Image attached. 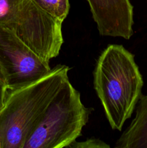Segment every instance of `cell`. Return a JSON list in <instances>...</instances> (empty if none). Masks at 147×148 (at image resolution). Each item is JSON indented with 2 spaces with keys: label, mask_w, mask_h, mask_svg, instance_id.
<instances>
[{
  "label": "cell",
  "mask_w": 147,
  "mask_h": 148,
  "mask_svg": "<svg viewBox=\"0 0 147 148\" xmlns=\"http://www.w3.org/2000/svg\"><path fill=\"white\" fill-rule=\"evenodd\" d=\"M94 88L112 130L121 131L141 97L144 81L133 54L122 45H109L93 73Z\"/></svg>",
  "instance_id": "6da1fadb"
},
{
  "label": "cell",
  "mask_w": 147,
  "mask_h": 148,
  "mask_svg": "<svg viewBox=\"0 0 147 148\" xmlns=\"http://www.w3.org/2000/svg\"><path fill=\"white\" fill-rule=\"evenodd\" d=\"M70 68L59 64L39 79L9 90L0 110V148H23L49 103L69 79Z\"/></svg>",
  "instance_id": "7a4b0ae2"
},
{
  "label": "cell",
  "mask_w": 147,
  "mask_h": 148,
  "mask_svg": "<svg viewBox=\"0 0 147 148\" xmlns=\"http://www.w3.org/2000/svg\"><path fill=\"white\" fill-rule=\"evenodd\" d=\"M91 109L67 79L49 103L23 148H64L81 136Z\"/></svg>",
  "instance_id": "3957f363"
},
{
  "label": "cell",
  "mask_w": 147,
  "mask_h": 148,
  "mask_svg": "<svg viewBox=\"0 0 147 148\" xmlns=\"http://www.w3.org/2000/svg\"><path fill=\"white\" fill-rule=\"evenodd\" d=\"M62 23L32 0H0V26L48 62L59 56L63 43Z\"/></svg>",
  "instance_id": "277c9868"
},
{
  "label": "cell",
  "mask_w": 147,
  "mask_h": 148,
  "mask_svg": "<svg viewBox=\"0 0 147 148\" xmlns=\"http://www.w3.org/2000/svg\"><path fill=\"white\" fill-rule=\"evenodd\" d=\"M0 64L5 73L8 91L39 79L51 69L49 62L2 26H0Z\"/></svg>",
  "instance_id": "5b68a950"
},
{
  "label": "cell",
  "mask_w": 147,
  "mask_h": 148,
  "mask_svg": "<svg viewBox=\"0 0 147 148\" xmlns=\"http://www.w3.org/2000/svg\"><path fill=\"white\" fill-rule=\"evenodd\" d=\"M101 36L128 40L133 33V7L129 0H87Z\"/></svg>",
  "instance_id": "8992f818"
},
{
  "label": "cell",
  "mask_w": 147,
  "mask_h": 148,
  "mask_svg": "<svg viewBox=\"0 0 147 148\" xmlns=\"http://www.w3.org/2000/svg\"><path fill=\"white\" fill-rule=\"evenodd\" d=\"M138 103L135 116L116 142V148H147V94Z\"/></svg>",
  "instance_id": "52a82bcc"
},
{
  "label": "cell",
  "mask_w": 147,
  "mask_h": 148,
  "mask_svg": "<svg viewBox=\"0 0 147 148\" xmlns=\"http://www.w3.org/2000/svg\"><path fill=\"white\" fill-rule=\"evenodd\" d=\"M37 7L60 21L63 22L70 10L69 0H32Z\"/></svg>",
  "instance_id": "ba28073f"
},
{
  "label": "cell",
  "mask_w": 147,
  "mask_h": 148,
  "mask_svg": "<svg viewBox=\"0 0 147 148\" xmlns=\"http://www.w3.org/2000/svg\"><path fill=\"white\" fill-rule=\"evenodd\" d=\"M71 148H110V146L102 140L97 138H91L82 142H76L72 143Z\"/></svg>",
  "instance_id": "9c48e42d"
},
{
  "label": "cell",
  "mask_w": 147,
  "mask_h": 148,
  "mask_svg": "<svg viewBox=\"0 0 147 148\" xmlns=\"http://www.w3.org/2000/svg\"><path fill=\"white\" fill-rule=\"evenodd\" d=\"M7 92H8V88H7L5 73L2 66L0 64V110L4 106Z\"/></svg>",
  "instance_id": "30bf717a"
}]
</instances>
